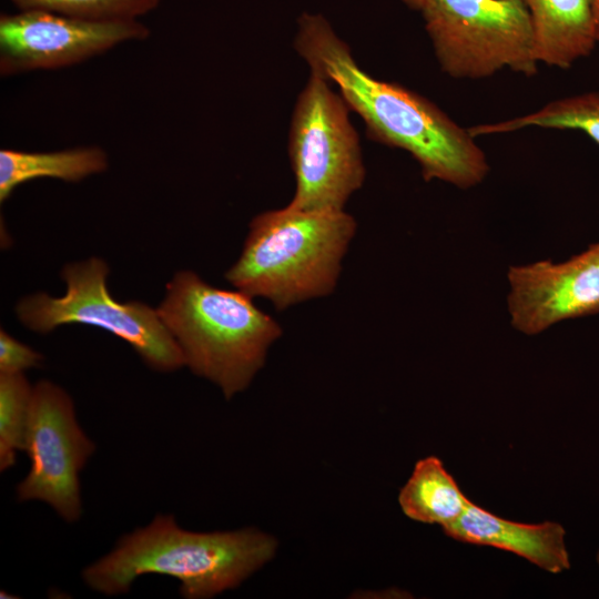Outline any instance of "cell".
<instances>
[{"instance_id": "cell-5", "label": "cell", "mask_w": 599, "mask_h": 599, "mask_svg": "<svg viewBox=\"0 0 599 599\" xmlns=\"http://www.w3.org/2000/svg\"><path fill=\"white\" fill-rule=\"evenodd\" d=\"M108 274V264L95 256L65 264L61 271L64 295H28L16 305L17 317L40 334L70 323L97 326L126 342L155 372L185 366L183 353L156 308L140 301L114 300L106 286Z\"/></svg>"}, {"instance_id": "cell-9", "label": "cell", "mask_w": 599, "mask_h": 599, "mask_svg": "<svg viewBox=\"0 0 599 599\" xmlns=\"http://www.w3.org/2000/svg\"><path fill=\"white\" fill-rule=\"evenodd\" d=\"M149 35L139 19L91 20L43 10L2 13L0 74L70 67Z\"/></svg>"}, {"instance_id": "cell-13", "label": "cell", "mask_w": 599, "mask_h": 599, "mask_svg": "<svg viewBox=\"0 0 599 599\" xmlns=\"http://www.w3.org/2000/svg\"><path fill=\"white\" fill-rule=\"evenodd\" d=\"M109 166L108 154L99 146H80L52 152L0 151V202L30 180L52 177L79 182Z\"/></svg>"}, {"instance_id": "cell-10", "label": "cell", "mask_w": 599, "mask_h": 599, "mask_svg": "<svg viewBox=\"0 0 599 599\" xmlns=\"http://www.w3.org/2000/svg\"><path fill=\"white\" fill-rule=\"evenodd\" d=\"M507 277L511 325L526 335L599 313V243L561 263L510 266Z\"/></svg>"}, {"instance_id": "cell-20", "label": "cell", "mask_w": 599, "mask_h": 599, "mask_svg": "<svg viewBox=\"0 0 599 599\" xmlns=\"http://www.w3.org/2000/svg\"><path fill=\"white\" fill-rule=\"evenodd\" d=\"M399 1L413 10L420 11L428 0H399Z\"/></svg>"}, {"instance_id": "cell-11", "label": "cell", "mask_w": 599, "mask_h": 599, "mask_svg": "<svg viewBox=\"0 0 599 599\" xmlns=\"http://www.w3.org/2000/svg\"><path fill=\"white\" fill-rule=\"evenodd\" d=\"M443 531L461 542L516 554L551 573L570 568L566 530L558 522L522 524L504 519L470 500L464 512Z\"/></svg>"}, {"instance_id": "cell-3", "label": "cell", "mask_w": 599, "mask_h": 599, "mask_svg": "<svg viewBox=\"0 0 599 599\" xmlns=\"http://www.w3.org/2000/svg\"><path fill=\"white\" fill-rule=\"evenodd\" d=\"M343 211L291 206L257 214L242 252L225 278L251 297L268 300L277 311L334 292L342 261L356 233Z\"/></svg>"}, {"instance_id": "cell-12", "label": "cell", "mask_w": 599, "mask_h": 599, "mask_svg": "<svg viewBox=\"0 0 599 599\" xmlns=\"http://www.w3.org/2000/svg\"><path fill=\"white\" fill-rule=\"evenodd\" d=\"M535 31L539 63L568 69L597 44L593 0H521Z\"/></svg>"}, {"instance_id": "cell-8", "label": "cell", "mask_w": 599, "mask_h": 599, "mask_svg": "<svg viewBox=\"0 0 599 599\" xmlns=\"http://www.w3.org/2000/svg\"><path fill=\"white\" fill-rule=\"evenodd\" d=\"M95 448L67 390L48 379L37 382L23 450L30 468L16 487L17 500L44 502L65 522H77L83 511L80 474Z\"/></svg>"}, {"instance_id": "cell-7", "label": "cell", "mask_w": 599, "mask_h": 599, "mask_svg": "<svg viewBox=\"0 0 599 599\" xmlns=\"http://www.w3.org/2000/svg\"><path fill=\"white\" fill-rule=\"evenodd\" d=\"M443 72L477 80L537 73L535 31L521 0H428L419 11Z\"/></svg>"}, {"instance_id": "cell-4", "label": "cell", "mask_w": 599, "mask_h": 599, "mask_svg": "<svg viewBox=\"0 0 599 599\" xmlns=\"http://www.w3.org/2000/svg\"><path fill=\"white\" fill-rule=\"evenodd\" d=\"M242 291L214 287L180 271L156 308L180 346L185 366L214 383L226 399L245 390L263 367L281 325Z\"/></svg>"}, {"instance_id": "cell-16", "label": "cell", "mask_w": 599, "mask_h": 599, "mask_svg": "<svg viewBox=\"0 0 599 599\" xmlns=\"http://www.w3.org/2000/svg\"><path fill=\"white\" fill-rule=\"evenodd\" d=\"M33 385L24 373L0 374V471H7L24 450Z\"/></svg>"}, {"instance_id": "cell-19", "label": "cell", "mask_w": 599, "mask_h": 599, "mask_svg": "<svg viewBox=\"0 0 599 599\" xmlns=\"http://www.w3.org/2000/svg\"><path fill=\"white\" fill-rule=\"evenodd\" d=\"M593 21L597 43H599V0H593Z\"/></svg>"}, {"instance_id": "cell-15", "label": "cell", "mask_w": 599, "mask_h": 599, "mask_svg": "<svg viewBox=\"0 0 599 599\" xmlns=\"http://www.w3.org/2000/svg\"><path fill=\"white\" fill-rule=\"evenodd\" d=\"M526 128L581 131L599 145V90L548 102L534 112L514 119L477 124L470 126L468 132L476 139Z\"/></svg>"}, {"instance_id": "cell-6", "label": "cell", "mask_w": 599, "mask_h": 599, "mask_svg": "<svg viewBox=\"0 0 599 599\" xmlns=\"http://www.w3.org/2000/svg\"><path fill=\"white\" fill-rule=\"evenodd\" d=\"M331 82L311 72L300 92L290 125L288 158L295 176L291 206L343 211L365 180L359 138L349 106Z\"/></svg>"}, {"instance_id": "cell-17", "label": "cell", "mask_w": 599, "mask_h": 599, "mask_svg": "<svg viewBox=\"0 0 599 599\" xmlns=\"http://www.w3.org/2000/svg\"><path fill=\"white\" fill-rule=\"evenodd\" d=\"M20 10H43L91 20L139 19L161 0H11Z\"/></svg>"}, {"instance_id": "cell-21", "label": "cell", "mask_w": 599, "mask_h": 599, "mask_svg": "<svg viewBox=\"0 0 599 599\" xmlns=\"http://www.w3.org/2000/svg\"><path fill=\"white\" fill-rule=\"evenodd\" d=\"M596 561H597V564L599 566V549H598L597 555H596Z\"/></svg>"}, {"instance_id": "cell-2", "label": "cell", "mask_w": 599, "mask_h": 599, "mask_svg": "<svg viewBox=\"0 0 599 599\" xmlns=\"http://www.w3.org/2000/svg\"><path fill=\"white\" fill-rule=\"evenodd\" d=\"M276 540L254 528L199 532L159 514L145 526L123 535L112 550L87 566L84 585L104 596H121L144 575L180 582L184 599H207L238 587L268 562Z\"/></svg>"}, {"instance_id": "cell-1", "label": "cell", "mask_w": 599, "mask_h": 599, "mask_svg": "<svg viewBox=\"0 0 599 599\" xmlns=\"http://www.w3.org/2000/svg\"><path fill=\"white\" fill-rule=\"evenodd\" d=\"M294 47L311 72L337 85L367 135L408 152L426 181L469 189L487 176V156L468 129L420 94L364 71L324 16L301 14Z\"/></svg>"}, {"instance_id": "cell-18", "label": "cell", "mask_w": 599, "mask_h": 599, "mask_svg": "<svg viewBox=\"0 0 599 599\" xmlns=\"http://www.w3.org/2000/svg\"><path fill=\"white\" fill-rule=\"evenodd\" d=\"M43 362L41 353L0 329V374H21Z\"/></svg>"}, {"instance_id": "cell-14", "label": "cell", "mask_w": 599, "mask_h": 599, "mask_svg": "<svg viewBox=\"0 0 599 599\" xmlns=\"http://www.w3.org/2000/svg\"><path fill=\"white\" fill-rule=\"evenodd\" d=\"M469 501L443 461L435 456L416 463L398 495L399 506L408 518L441 528L451 525Z\"/></svg>"}]
</instances>
